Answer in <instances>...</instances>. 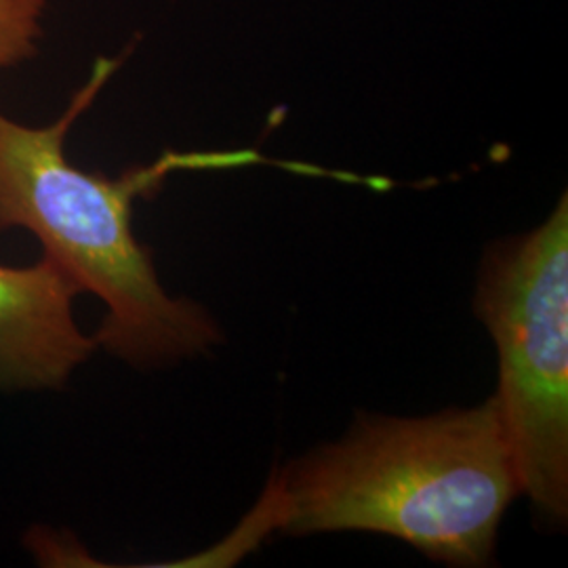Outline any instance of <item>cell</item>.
I'll list each match as a JSON object with an SVG mask.
<instances>
[{
	"instance_id": "6da1fadb",
	"label": "cell",
	"mask_w": 568,
	"mask_h": 568,
	"mask_svg": "<svg viewBox=\"0 0 568 568\" xmlns=\"http://www.w3.org/2000/svg\"><path fill=\"white\" fill-rule=\"evenodd\" d=\"M523 495L495 394L427 417L361 415L342 440L272 478L255 535L377 532L453 567L493 558L501 520Z\"/></svg>"
},
{
	"instance_id": "7a4b0ae2",
	"label": "cell",
	"mask_w": 568,
	"mask_h": 568,
	"mask_svg": "<svg viewBox=\"0 0 568 568\" xmlns=\"http://www.w3.org/2000/svg\"><path fill=\"white\" fill-rule=\"evenodd\" d=\"M119 65L98 60L53 124L26 126L0 112V234L32 232L79 293H93L105 305L95 344L129 365L154 368L209 354L224 335L203 305L164 291L150 251L133 234L135 199L150 196L175 171L267 161L253 150L166 152L121 178L70 163L68 133Z\"/></svg>"
},
{
	"instance_id": "3957f363",
	"label": "cell",
	"mask_w": 568,
	"mask_h": 568,
	"mask_svg": "<svg viewBox=\"0 0 568 568\" xmlns=\"http://www.w3.org/2000/svg\"><path fill=\"white\" fill-rule=\"evenodd\" d=\"M474 312L499 356L495 392L523 495L546 527L568 516V204L488 246Z\"/></svg>"
},
{
	"instance_id": "277c9868",
	"label": "cell",
	"mask_w": 568,
	"mask_h": 568,
	"mask_svg": "<svg viewBox=\"0 0 568 568\" xmlns=\"http://www.w3.org/2000/svg\"><path fill=\"white\" fill-rule=\"evenodd\" d=\"M79 288L47 257L0 265V389H60L98 347L74 318Z\"/></svg>"
},
{
	"instance_id": "5b68a950",
	"label": "cell",
	"mask_w": 568,
	"mask_h": 568,
	"mask_svg": "<svg viewBox=\"0 0 568 568\" xmlns=\"http://www.w3.org/2000/svg\"><path fill=\"white\" fill-rule=\"evenodd\" d=\"M44 2L0 0V72L37 53Z\"/></svg>"
}]
</instances>
